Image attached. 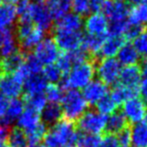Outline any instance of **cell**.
<instances>
[{
  "label": "cell",
  "mask_w": 147,
  "mask_h": 147,
  "mask_svg": "<svg viewBox=\"0 0 147 147\" xmlns=\"http://www.w3.org/2000/svg\"><path fill=\"white\" fill-rule=\"evenodd\" d=\"M78 135L75 123L62 119L48 130L44 137V145L45 147H76Z\"/></svg>",
  "instance_id": "1"
},
{
  "label": "cell",
  "mask_w": 147,
  "mask_h": 147,
  "mask_svg": "<svg viewBox=\"0 0 147 147\" xmlns=\"http://www.w3.org/2000/svg\"><path fill=\"white\" fill-rule=\"evenodd\" d=\"M95 76V64L90 60L78 63L71 68L65 75V78L61 80L60 87L63 90L69 89H83L93 80Z\"/></svg>",
  "instance_id": "2"
},
{
  "label": "cell",
  "mask_w": 147,
  "mask_h": 147,
  "mask_svg": "<svg viewBox=\"0 0 147 147\" xmlns=\"http://www.w3.org/2000/svg\"><path fill=\"white\" fill-rule=\"evenodd\" d=\"M61 109L62 118L67 121L73 122L77 121L82 114L87 110L88 104L84 100L81 92L75 89L66 90L61 98Z\"/></svg>",
  "instance_id": "3"
},
{
  "label": "cell",
  "mask_w": 147,
  "mask_h": 147,
  "mask_svg": "<svg viewBox=\"0 0 147 147\" xmlns=\"http://www.w3.org/2000/svg\"><path fill=\"white\" fill-rule=\"evenodd\" d=\"M106 116L100 114L96 110H86L76 122V128L81 130L83 133L99 135L105 130Z\"/></svg>",
  "instance_id": "4"
},
{
  "label": "cell",
  "mask_w": 147,
  "mask_h": 147,
  "mask_svg": "<svg viewBox=\"0 0 147 147\" xmlns=\"http://www.w3.org/2000/svg\"><path fill=\"white\" fill-rule=\"evenodd\" d=\"M121 69L116 58H102L95 66V74L105 85H114L119 79Z\"/></svg>",
  "instance_id": "5"
},
{
  "label": "cell",
  "mask_w": 147,
  "mask_h": 147,
  "mask_svg": "<svg viewBox=\"0 0 147 147\" xmlns=\"http://www.w3.org/2000/svg\"><path fill=\"white\" fill-rule=\"evenodd\" d=\"M83 37L82 31L55 29L54 41L59 49L65 52H72L81 48Z\"/></svg>",
  "instance_id": "6"
},
{
  "label": "cell",
  "mask_w": 147,
  "mask_h": 147,
  "mask_svg": "<svg viewBox=\"0 0 147 147\" xmlns=\"http://www.w3.org/2000/svg\"><path fill=\"white\" fill-rule=\"evenodd\" d=\"M109 21L102 12H92L83 21L86 35L105 38L108 36Z\"/></svg>",
  "instance_id": "7"
},
{
  "label": "cell",
  "mask_w": 147,
  "mask_h": 147,
  "mask_svg": "<svg viewBox=\"0 0 147 147\" xmlns=\"http://www.w3.org/2000/svg\"><path fill=\"white\" fill-rule=\"evenodd\" d=\"M29 19L36 25V28L41 31H47L52 27L53 18L49 12L47 6L43 2H32L29 11Z\"/></svg>",
  "instance_id": "8"
},
{
  "label": "cell",
  "mask_w": 147,
  "mask_h": 147,
  "mask_svg": "<svg viewBox=\"0 0 147 147\" xmlns=\"http://www.w3.org/2000/svg\"><path fill=\"white\" fill-rule=\"evenodd\" d=\"M33 54L42 63V65H49L57 61L60 52L54 39L44 38L35 47Z\"/></svg>",
  "instance_id": "9"
},
{
  "label": "cell",
  "mask_w": 147,
  "mask_h": 147,
  "mask_svg": "<svg viewBox=\"0 0 147 147\" xmlns=\"http://www.w3.org/2000/svg\"><path fill=\"white\" fill-rule=\"evenodd\" d=\"M147 112V105L138 97H133L122 106V114L126 118L127 122L131 124H137L142 122Z\"/></svg>",
  "instance_id": "10"
},
{
  "label": "cell",
  "mask_w": 147,
  "mask_h": 147,
  "mask_svg": "<svg viewBox=\"0 0 147 147\" xmlns=\"http://www.w3.org/2000/svg\"><path fill=\"white\" fill-rule=\"evenodd\" d=\"M129 6L123 0H108L102 13L109 22L126 21L129 14Z\"/></svg>",
  "instance_id": "11"
},
{
  "label": "cell",
  "mask_w": 147,
  "mask_h": 147,
  "mask_svg": "<svg viewBox=\"0 0 147 147\" xmlns=\"http://www.w3.org/2000/svg\"><path fill=\"white\" fill-rule=\"evenodd\" d=\"M109 89L108 86L105 85L99 80L93 79L88 85H86L82 91V96L84 100L87 102V104L94 105L98 102L99 100L108 95Z\"/></svg>",
  "instance_id": "12"
},
{
  "label": "cell",
  "mask_w": 147,
  "mask_h": 147,
  "mask_svg": "<svg viewBox=\"0 0 147 147\" xmlns=\"http://www.w3.org/2000/svg\"><path fill=\"white\" fill-rule=\"evenodd\" d=\"M141 68L137 65H132L122 68L118 80L120 82V85L138 90V86H139V83L141 81Z\"/></svg>",
  "instance_id": "13"
},
{
  "label": "cell",
  "mask_w": 147,
  "mask_h": 147,
  "mask_svg": "<svg viewBox=\"0 0 147 147\" xmlns=\"http://www.w3.org/2000/svg\"><path fill=\"white\" fill-rule=\"evenodd\" d=\"M0 93L6 98L15 99L21 95L22 84L12 74H2L0 76Z\"/></svg>",
  "instance_id": "14"
},
{
  "label": "cell",
  "mask_w": 147,
  "mask_h": 147,
  "mask_svg": "<svg viewBox=\"0 0 147 147\" xmlns=\"http://www.w3.org/2000/svg\"><path fill=\"white\" fill-rule=\"evenodd\" d=\"M123 44L124 38L108 35L103 41L98 55H100L102 58H115Z\"/></svg>",
  "instance_id": "15"
},
{
  "label": "cell",
  "mask_w": 147,
  "mask_h": 147,
  "mask_svg": "<svg viewBox=\"0 0 147 147\" xmlns=\"http://www.w3.org/2000/svg\"><path fill=\"white\" fill-rule=\"evenodd\" d=\"M42 119V123L47 127H52L60 120H62V109L58 103H50L44 106L40 115Z\"/></svg>",
  "instance_id": "16"
},
{
  "label": "cell",
  "mask_w": 147,
  "mask_h": 147,
  "mask_svg": "<svg viewBox=\"0 0 147 147\" xmlns=\"http://www.w3.org/2000/svg\"><path fill=\"white\" fill-rule=\"evenodd\" d=\"M127 21L140 28L147 25V0H142L139 4L134 5L129 10Z\"/></svg>",
  "instance_id": "17"
},
{
  "label": "cell",
  "mask_w": 147,
  "mask_h": 147,
  "mask_svg": "<svg viewBox=\"0 0 147 147\" xmlns=\"http://www.w3.org/2000/svg\"><path fill=\"white\" fill-rule=\"evenodd\" d=\"M47 80L40 74H34L30 75L27 79L24 81L22 87L24 89V94L33 95V94H40L46 89Z\"/></svg>",
  "instance_id": "18"
},
{
  "label": "cell",
  "mask_w": 147,
  "mask_h": 147,
  "mask_svg": "<svg viewBox=\"0 0 147 147\" xmlns=\"http://www.w3.org/2000/svg\"><path fill=\"white\" fill-rule=\"evenodd\" d=\"M116 56L117 61L120 63V65H123L124 67L136 65L140 59L139 54L135 50V48L132 46V44H128V43H126V44L124 43L122 45Z\"/></svg>",
  "instance_id": "19"
},
{
  "label": "cell",
  "mask_w": 147,
  "mask_h": 147,
  "mask_svg": "<svg viewBox=\"0 0 147 147\" xmlns=\"http://www.w3.org/2000/svg\"><path fill=\"white\" fill-rule=\"evenodd\" d=\"M128 125V122L122 112L115 111L114 113L106 117V124H105V131L109 134H118L123 129H125Z\"/></svg>",
  "instance_id": "20"
},
{
  "label": "cell",
  "mask_w": 147,
  "mask_h": 147,
  "mask_svg": "<svg viewBox=\"0 0 147 147\" xmlns=\"http://www.w3.org/2000/svg\"><path fill=\"white\" fill-rule=\"evenodd\" d=\"M83 20L80 16L75 13H68L65 16L58 19L56 29L69 30V31H82Z\"/></svg>",
  "instance_id": "21"
},
{
  "label": "cell",
  "mask_w": 147,
  "mask_h": 147,
  "mask_svg": "<svg viewBox=\"0 0 147 147\" xmlns=\"http://www.w3.org/2000/svg\"><path fill=\"white\" fill-rule=\"evenodd\" d=\"M40 122V113L25 106L22 114L18 117L17 127L25 131V130L34 127L35 125H37Z\"/></svg>",
  "instance_id": "22"
},
{
  "label": "cell",
  "mask_w": 147,
  "mask_h": 147,
  "mask_svg": "<svg viewBox=\"0 0 147 147\" xmlns=\"http://www.w3.org/2000/svg\"><path fill=\"white\" fill-rule=\"evenodd\" d=\"M46 6L53 19H60L69 13L71 0H47Z\"/></svg>",
  "instance_id": "23"
},
{
  "label": "cell",
  "mask_w": 147,
  "mask_h": 147,
  "mask_svg": "<svg viewBox=\"0 0 147 147\" xmlns=\"http://www.w3.org/2000/svg\"><path fill=\"white\" fill-rule=\"evenodd\" d=\"M131 133V145L133 147H147V122L134 124Z\"/></svg>",
  "instance_id": "24"
},
{
  "label": "cell",
  "mask_w": 147,
  "mask_h": 147,
  "mask_svg": "<svg viewBox=\"0 0 147 147\" xmlns=\"http://www.w3.org/2000/svg\"><path fill=\"white\" fill-rule=\"evenodd\" d=\"M17 18L14 5L0 4V31L9 29Z\"/></svg>",
  "instance_id": "25"
},
{
  "label": "cell",
  "mask_w": 147,
  "mask_h": 147,
  "mask_svg": "<svg viewBox=\"0 0 147 147\" xmlns=\"http://www.w3.org/2000/svg\"><path fill=\"white\" fill-rule=\"evenodd\" d=\"M17 51V40H16L13 32L10 29L3 30V41H2V45L0 47V56L6 58Z\"/></svg>",
  "instance_id": "26"
},
{
  "label": "cell",
  "mask_w": 147,
  "mask_h": 147,
  "mask_svg": "<svg viewBox=\"0 0 147 147\" xmlns=\"http://www.w3.org/2000/svg\"><path fill=\"white\" fill-rule=\"evenodd\" d=\"M137 92L138 90H136V89L127 88L119 84V85H116L113 88L110 96L118 106V105L123 104L124 102L133 98V97H137Z\"/></svg>",
  "instance_id": "27"
},
{
  "label": "cell",
  "mask_w": 147,
  "mask_h": 147,
  "mask_svg": "<svg viewBox=\"0 0 147 147\" xmlns=\"http://www.w3.org/2000/svg\"><path fill=\"white\" fill-rule=\"evenodd\" d=\"M24 61H25V57L23 53L17 51L10 56L4 58L3 61L1 62L2 69L4 72H6V74H12L23 65Z\"/></svg>",
  "instance_id": "28"
},
{
  "label": "cell",
  "mask_w": 147,
  "mask_h": 147,
  "mask_svg": "<svg viewBox=\"0 0 147 147\" xmlns=\"http://www.w3.org/2000/svg\"><path fill=\"white\" fill-rule=\"evenodd\" d=\"M44 39V32L38 28L34 27L30 33H28L25 37L20 39V44L21 47L25 50H31L35 49V47Z\"/></svg>",
  "instance_id": "29"
},
{
  "label": "cell",
  "mask_w": 147,
  "mask_h": 147,
  "mask_svg": "<svg viewBox=\"0 0 147 147\" xmlns=\"http://www.w3.org/2000/svg\"><path fill=\"white\" fill-rule=\"evenodd\" d=\"M49 128L47 127L45 124H43L42 122L38 123L37 125H35L34 127L27 129L24 131L27 138V141L29 144H36L40 143V141L42 139H44L45 135L48 132Z\"/></svg>",
  "instance_id": "30"
},
{
  "label": "cell",
  "mask_w": 147,
  "mask_h": 147,
  "mask_svg": "<svg viewBox=\"0 0 147 147\" xmlns=\"http://www.w3.org/2000/svg\"><path fill=\"white\" fill-rule=\"evenodd\" d=\"M8 147H27L28 141L24 131L17 126H14L10 129L9 135L7 138Z\"/></svg>",
  "instance_id": "31"
},
{
  "label": "cell",
  "mask_w": 147,
  "mask_h": 147,
  "mask_svg": "<svg viewBox=\"0 0 147 147\" xmlns=\"http://www.w3.org/2000/svg\"><path fill=\"white\" fill-rule=\"evenodd\" d=\"M23 102L26 107L33 109V110L37 111L40 113L44 106L46 105V97L43 93L40 94H33V95H23Z\"/></svg>",
  "instance_id": "32"
},
{
  "label": "cell",
  "mask_w": 147,
  "mask_h": 147,
  "mask_svg": "<svg viewBox=\"0 0 147 147\" xmlns=\"http://www.w3.org/2000/svg\"><path fill=\"white\" fill-rule=\"evenodd\" d=\"M24 108H25V105H24L23 100L18 99V98L12 99V100L9 102L7 111H6L4 116L9 120L10 123H12L14 120H16L20 115L22 114Z\"/></svg>",
  "instance_id": "33"
},
{
  "label": "cell",
  "mask_w": 147,
  "mask_h": 147,
  "mask_svg": "<svg viewBox=\"0 0 147 147\" xmlns=\"http://www.w3.org/2000/svg\"><path fill=\"white\" fill-rule=\"evenodd\" d=\"M106 38V37H105ZM105 38H101V37H94V36H86L83 37V41H82V46L81 48L84 51H86V53H92V54L98 55L99 50L101 48L103 41Z\"/></svg>",
  "instance_id": "34"
},
{
  "label": "cell",
  "mask_w": 147,
  "mask_h": 147,
  "mask_svg": "<svg viewBox=\"0 0 147 147\" xmlns=\"http://www.w3.org/2000/svg\"><path fill=\"white\" fill-rule=\"evenodd\" d=\"M95 105H96L97 112L104 115V116L114 113L117 108L116 103L113 101V99L111 98V96H109V95H106L105 97H103V98L101 99V100H99Z\"/></svg>",
  "instance_id": "35"
},
{
  "label": "cell",
  "mask_w": 147,
  "mask_h": 147,
  "mask_svg": "<svg viewBox=\"0 0 147 147\" xmlns=\"http://www.w3.org/2000/svg\"><path fill=\"white\" fill-rule=\"evenodd\" d=\"M132 46L135 48L139 56H147V28L141 29L138 35L133 39Z\"/></svg>",
  "instance_id": "36"
},
{
  "label": "cell",
  "mask_w": 147,
  "mask_h": 147,
  "mask_svg": "<svg viewBox=\"0 0 147 147\" xmlns=\"http://www.w3.org/2000/svg\"><path fill=\"white\" fill-rule=\"evenodd\" d=\"M43 71V77L47 80V81L52 82L53 84H55L56 82H58L59 80L62 79V72L60 71L58 66L56 64H49L44 67Z\"/></svg>",
  "instance_id": "37"
},
{
  "label": "cell",
  "mask_w": 147,
  "mask_h": 147,
  "mask_svg": "<svg viewBox=\"0 0 147 147\" xmlns=\"http://www.w3.org/2000/svg\"><path fill=\"white\" fill-rule=\"evenodd\" d=\"M46 93L45 97L46 100H48L50 103H58L61 101V98L63 96V89L57 84H48L46 87Z\"/></svg>",
  "instance_id": "38"
},
{
  "label": "cell",
  "mask_w": 147,
  "mask_h": 147,
  "mask_svg": "<svg viewBox=\"0 0 147 147\" xmlns=\"http://www.w3.org/2000/svg\"><path fill=\"white\" fill-rule=\"evenodd\" d=\"M71 8L80 17L89 15L91 12L90 0H71Z\"/></svg>",
  "instance_id": "39"
},
{
  "label": "cell",
  "mask_w": 147,
  "mask_h": 147,
  "mask_svg": "<svg viewBox=\"0 0 147 147\" xmlns=\"http://www.w3.org/2000/svg\"><path fill=\"white\" fill-rule=\"evenodd\" d=\"M31 3H32L31 0H19L16 3L17 5H16L15 9H16L17 16H19V21H30L29 11H30Z\"/></svg>",
  "instance_id": "40"
},
{
  "label": "cell",
  "mask_w": 147,
  "mask_h": 147,
  "mask_svg": "<svg viewBox=\"0 0 147 147\" xmlns=\"http://www.w3.org/2000/svg\"><path fill=\"white\" fill-rule=\"evenodd\" d=\"M100 142L99 135L82 133L78 135V141L76 147H98Z\"/></svg>",
  "instance_id": "41"
},
{
  "label": "cell",
  "mask_w": 147,
  "mask_h": 147,
  "mask_svg": "<svg viewBox=\"0 0 147 147\" xmlns=\"http://www.w3.org/2000/svg\"><path fill=\"white\" fill-rule=\"evenodd\" d=\"M24 65L30 71L31 75L40 74L41 70H42V63L34 56V54H29L26 57L25 61H24Z\"/></svg>",
  "instance_id": "42"
},
{
  "label": "cell",
  "mask_w": 147,
  "mask_h": 147,
  "mask_svg": "<svg viewBox=\"0 0 147 147\" xmlns=\"http://www.w3.org/2000/svg\"><path fill=\"white\" fill-rule=\"evenodd\" d=\"M56 65L58 66V68L60 69V71L62 72L63 75H66V74L71 70V68L73 67L72 60L67 52L64 53V54L59 55L58 59H57V61H56Z\"/></svg>",
  "instance_id": "43"
},
{
  "label": "cell",
  "mask_w": 147,
  "mask_h": 147,
  "mask_svg": "<svg viewBox=\"0 0 147 147\" xmlns=\"http://www.w3.org/2000/svg\"><path fill=\"white\" fill-rule=\"evenodd\" d=\"M116 137L118 142H119L120 147L131 146V133H130V129L128 127H126L121 132H119Z\"/></svg>",
  "instance_id": "44"
},
{
  "label": "cell",
  "mask_w": 147,
  "mask_h": 147,
  "mask_svg": "<svg viewBox=\"0 0 147 147\" xmlns=\"http://www.w3.org/2000/svg\"><path fill=\"white\" fill-rule=\"evenodd\" d=\"M98 147H120V145L116 136L106 133L102 138H100Z\"/></svg>",
  "instance_id": "45"
},
{
  "label": "cell",
  "mask_w": 147,
  "mask_h": 147,
  "mask_svg": "<svg viewBox=\"0 0 147 147\" xmlns=\"http://www.w3.org/2000/svg\"><path fill=\"white\" fill-rule=\"evenodd\" d=\"M141 29L142 28L138 27V26L132 25V24L128 23L125 32H124L123 37H125V39H128V40H133V39L138 35V33L141 31Z\"/></svg>",
  "instance_id": "46"
},
{
  "label": "cell",
  "mask_w": 147,
  "mask_h": 147,
  "mask_svg": "<svg viewBox=\"0 0 147 147\" xmlns=\"http://www.w3.org/2000/svg\"><path fill=\"white\" fill-rule=\"evenodd\" d=\"M138 92L141 96V100L147 105V75H144L143 78H141V81L138 86Z\"/></svg>",
  "instance_id": "47"
},
{
  "label": "cell",
  "mask_w": 147,
  "mask_h": 147,
  "mask_svg": "<svg viewBox=\"0 0 147 147\" xmlns=\"http://www.w3.org/2000/svg\"><path fill=\"white\" fill-rule=\"evenodd\" d=\"M108 0H90L91 12H102Z\"/></svg>",
  "instance_id": "48"
},
{
  "label": "cell",
  "mask_w": 147,
  "mask_h": 147,
  "mask_svg": "<svg viewBox=\"0 0 147 147\" xmlns=\"http://www.w3.org/2000/svg\"><path fill=\"white\" fill-rule=\"evenodd\" d=\"M8 105H9V101L8 98H6L5 96L0 94V117L4 116L7 111Z\"/></svg>",
  "instance_id": "49"
},
{
  "label": "cell",
  "mask_w": 147,
  "mask_h": 147,
  "mask_svg": "<svg viewBox=\"0 0 147 147\" xmlns=\"http://www.w3.org/2000/svg\"><path fill=\"white\" fill-rule=\"evenodd\" d=\"M141 71L143 75H147V56H144V59H143V61H142Z\"/></svg>",
  "instance_id": "50"
},
{
  "label": "cell",
  "mask_w": 147,
  "mask_h": 147,
  "mask_svg": "<svg viewBox=\"0 0 147 147\" xmlns=\"http://www.w3.org/2000/svg\"><path fill=\"white\" fill-rule=\"evenodd\" d=\"M123 1L125 2L127 5H129V4H131V5H137V4H139L142 0H123Z\"/></svg>",
  "instance_id": "51"
},
{
  "label": "cell",
  "mask_w": 147,
  "mask_h": 147,
  "mask_svg": "<svg viewBox=\"0 0 147 147\" xmlns=\"http://www.w3.org/2000/svg\"><path fill=\"white\" fill-rule=\"evenodd\" d=\"M4 2V4H9V5H13V4L17 3L19 0H2Z\"/></svg>",
  "instance_id": "52"
},
{
  "label": "cell",
  "mask_w": 147,
  "mask_h": 147,
  "mask_svg": "<svg viewBox=\"0 0 147 147\" xmlns=\"http://www.w3.org/2000/svg\"><path fill=\"white\" fill-rule=\"evenodd\" d=\"M27 147H45V145L41 143H36V144H29Z\"/></svg>",
  "instance_id": "53"
},
{
  "label": "cell",
  "mask_w": 147,
  "mask_h": 147,
  "mask_svg": "<svg viewBox=\"0 0 147 147\" xmlns=\"http://www.w3.org/2000/svg\"><path fill=\"white\" fill-rule=\"evenodd\" d=\"M2 41H3V30L0 31V47L2 45Z\"/></svg>",
  "instance_id": "54"
},
{
  "label": "cell",
  "mask_w": 147,
  "mask_h": 147,
  "mask_svg": "<svg viewBox=\"0 0 147 147\" xmlns=\"http://www.w3.org/2000/svg\"><path fill=\"white\" fill-rule=\"evenodd\" d=\"M0 147H8L6 142H0Z\"/></svg>",
  "instance_id": "55"
},
{
  "label": "cell",
  "mask_w": 147,
  "mask_h": 147,
  "mask_svg": "<svg viewBox=\"0 0 147 147\" xmlns=\"http://www.w3.org/2000/svg\"><path fill=\"white\" fill-rule=\"evenodd\" d=\"M2 72H3V69H2V65H1V62H0V76L2 75Z\"/></svg>",
  "instance_id": "56"
},
{
  "label": "cell",
  "mask_w": 147,
  "mask_h": 147,
  "mask_svg": "<svg viewBox=\"0 0 147 147\" xmlns=\"http://www.w3.org/2000/svg\"><path fill=\"white\" fill-rule=\"evenodd\" d=\"M144 119H145V121L147 122V112H146V114H145V117H144Z\"/></svg>",
  "instance_id": "57"
},
{
  "label": "cell",
  "mask_w": 147,
  "mask_h": 147,
  "mask_svg": "<svg viewBox=\"0 0 147 147\" xmlns=\"http://www.w3.org/2000/svg\"><path fill=\"white\" fill-rule=\"evenodd\" d=\"M36 1H41V0H36Z\"/></svg>",
  "instance_id": "58"
}]
</instances>
